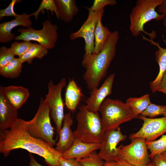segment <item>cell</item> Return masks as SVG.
Instances as JSON below:
<instances>
[{"instance_id":"52a82bcc","label":"cell","mask_w":166,"mask_h":166,"mask_svg":"<svg viewBox=\"0 0 166 166\" xmlns=\"http://www.w3.org/2000/svg\"><path fill=\"white\" fill-rule=\"evenodd\" d=\"M42 24L43 28L40 30H35L31 26L18 30L20 34L15 37V40L35 41L48 49L53 48L58 37V27L56 25L52 24L49 20H45Z\"/></svg>"},{"instance_id":"5b68a950","label":"cell","mask_w":166,"mask_h":166,"mask_svg":"<svg viewBox=\"0 0 166 166\" xmlns=\"http://www.w3.org/2000/svg\"><path fill=\"white\" fill-rule=\"evenodd\" d=\"M99 111L105 132L117 128L121 124L136 118L126 103L118 99L106 98Z\"/></svg>"},{"instance_id":"8fae6325","label":"cell","mask_w":166,"mask_h":166,"mask_svg":"<svg viewBox=\"0 0 166 166\" xmlns=\"http://www.w3.org/2000/svg\"><path fill=\"white\" fill-rule=\"evenodd\" d=\"M126 137L119 127L105 131L98 153L99 156L106 162H117L119 159L117 145Z\"/></svg>"},{"instance_id":"4316f807","label":"cell","mask_w":166,"mask_h":166,"mask_svg":"<svg viewBox=\"0 0 166 166\" xmlns=\"http://www.w3.org/2000/svg\"><path fill=\"white\" fill-rule=\"evenodd\" d=\"M46 10L48 12L50 10L51 14L55 13L57 19H59V16L57 9L54 0H42L37 10L34 13L29 14L30 16L34 15L36 19H37L40 13L43 12V10Z\"/></svg>"},{"instance_id":"30bf717a","label":"cell","mask_w":166,"mask_h":166,"mask_svg":"<svg viewBox=\"0 0 166 166\" xmlns=\"http://www.w3.org/2000/svg\"><path fill=\"white\" fill-rule=\"evenodd\" d=\"M104 11V9L97 12L89 11L88 18L80 29L70 35L71 40L80 38L84 39L85 53H93V52L96 26L98 21L102 19Z\"/></svg>"},{"instance_id":"d6986e66","label":"cell","mask_w":166,"mask_h":166,"mask_svg":"<svg viewBox=\"0 0 166 166\" xmlns=\"http://www.w3.org/2000/svg\"><path fill=\"white\" fill-rule=\"evenodd\" d=\"M84 95L81 88L73 79H70L65 93V104L70 111H75Z\"/></svg>"},{"instance_id":"5bb4252c","label":"cell","mask_w":166,"mask_h":166,"mask_svg":"<svg viewBox=\"0 0 166 166\" xmlns=\"http://www.w3.org/2000/svg\"><path fill=\"white\" fill-rule=\"evenodd\" d=\"M29 14L25 13L18 14L14 19L11 21L5 22L0 24V42L6 43L12 41L15 38L11 33L15 27L22 26L27 28L31 26L32 22Z\"/></svg>"},{"instance_id":"ab89813d","label":"cell","mask_w":166,"mask_h":166,"mask_svg":"<svg viewBox=\"0 0 166 166\" xmlns=\"http://www.w3.org/2000/svg\"><path fill=\"white\" fill-rule=\"evenodd\" d=\"M105 166H120L119 163L116 161L105 162Z\"/></svg>"},{"instance_id":"b9f144b4","label":"cell","mask_w":166,"mask_h":166,"mask_svg":"<svg viewBox=\"0 0 166 166\" xmlns=\"http://www.w3.org/2000/svg\"><path fill=\"white\" fill-rule=\"evenodd\" d=\"M143 166H154V165L152 162H151L149 164Z\"/></svg>"},{"instance_id":"f1b7e54d","label":"cell","mask_w":166,"mask_h":166,"mask_svg":"<svg viewBox=\"0 0 166 166\" xmlns=\"http://www.w3.org/2000/svg\"><path fill=\"white\" fill-rule=\"evenodd\" d=\"M77 160L83 166H105L104 160L94 152L87 157Z\"/></svg>"},{"instance_id":"83f0119b","label":"cell","mask_w":166,"mask_h":166,"mask_svg":"<svg viewBox=\"0 0 166 166\" xmlns=\"http://www.w3.org/2000/svg\"><path fill=\"white\" fill-rule=\"evenodd\" d=\"M141 115L150 118L160 115L166 116V105H161L151 103Z\"/></svg>"},{"instance_id":"6da1fadb","label":"cell","mask_w":166,"mask_h":166,"mask_svg":"<svg viewBox=\"0 0 166 166\" xmlns=\"http://www.w3.org/2000/svg\"><path fill=\"white\" fill-rule=\"evenodd\" d=\"M0 152L7 156L11 151L22 148L43 157L49 166H60L62 154L45 141L32 136L25 121L18 118L10 128L0 132Z\"/></svg>"},{"instance_id":"7402d4cb","label":"cell","mask_w":166,"mask_h":166,"mask_svg":"<svg viewBox=\"0 0 166 166\" xmlns=\"http://www.w3.org/2000/svg\"><path fill=\"white\" fill-rule=\"evenodd\" d=\"M100 19L96 24L94 33V46L93 53L97 54L103 49L112 33Z\"/></svg>"},{"instance_id":"7c38bea8","label":"cell","mask_w":166,"mask_h":166,"mask_svg":"<svg viewBox=\"0 0 166 166\" xmlns=\"http://www.w3.org/2000/svg\"><path fill=\"white\" fill-rule=\"evenodd\" d=\"M137 118L143 121V125L138 131L130 135V139L141 137L150 142L166 132V116L150 118L139 115Z\"/></svg>"},{"instance_id":"4fadbf2b","label":"cell","mask_w":166,"mask_h":166,"mask_svg":"<svg viewBox=\"0 0 166 166\" xmlns=\"http://www.w3.org/2000/svg\"><path fill=\"white\" fill-rule=\"evenodd\" d=\"M115 76L114 73L109 75L99 88L90 91L89 97L85 101L86 105L89 110L95 113L98 112L105 98L112 93Z\"/></svg>"},{"instance_id":"1f68e13d","label":"cell","mask_w":166,"mask_h":166,"mask_svg":"<svg viewBox=\"0 0 166 166\" xmlns=\"http://www.w3.org/2000/svg\"><path fill=\"white\" fill-rule=\"evenodd\" d=\"M117 3L115 0H95L92 6L88 8L85 7L89 11L97 12L104 9L107 5H115Z\"/></svg>"},{"instance_id":"3957f363","label":"cell","mask_w":166,"mask_h":166,"mask_svg":"<svg viewBox=\"0 0 166 166\" xmlns=\"http://www.w3.org/2000/svg\"><path fill=\"white\" fill-rule=\"evenodd\" d=\"M77 128L73 132L75 138L88 143L101 142L105 131L98 112L91 111L86 105L79 108L76 115Z\"/></svg>"},{"instance_id":"603a6c76","label":"cell","mask_w":166,"mask_h":166,"mask_svg":"<svg viewBox=\"0 0 166 166\" xmlns=\"http://www.w3.org/2000/svg\"><path fill=\"white\" fill-rule=\"evenodd\" d=\"M126 103L131 109L136 118L145 111L151 103L150 95L147 94L139 97H130Z\"/></svg>"},{"instance_id":"7a4b0ae2","label":"cell","mask_w":166,"mask_h":166,"mask_svg":"<svg viewBox=\"0 0 166 166\" xmlns=\"http://www.w3.org/2000/svg\"><path fill=\"white\" fill-rule=\"evenodd\" d=\"M119 35L117 30L112 32L104 48L99 53H85L82 61V65L86 70L83 79L90 91L98 88L106 75L116 54Z\"/></svg>"},{"instance_id":"f35d334b","label":"cell","mask_w":166,"mask_h":166,"mask_svg":"<svg viewBox=\"0 0 166 166\" xmlns=\"http://www.w3.org/2000/svg\"><path fill=\"white\" fill-rule=\"evenodd\" d=\"M117 162L119 163L120 166H134L126 161L121 159H120Z\"/></svg>"},{"instance_id":"7bdbcfd3","label":"cell","mask_w":166,"mask_h":166,"mask_svg":"<svg viewBox=\"0 0 166 166\" xmlns=\"http://www.w3.org/2000/svg\"><path fill=\"white\" fill-rule=\"evenodd\" d=\"M161 154H162V155L164 156V157L166 158V151L163 153Z\"/></svg>"},{"instance_id":"8d00e7d4","label":"cell","mask_w":166,"mask_h":166,"mask_svg":"<svg viewBox=\"0 0 166 166\" xmlns=\"http://www.w3.org/2000/svg\"><path fill=\"white\" fill-rule=\"evenodd\" d=\"M157 12L161 14H164L166 15V0L158 7Z\"/></svg>"},{"instance_id":"484cf974","label":"cell","mask_w":166,"mask_h":166,"mask_svg":"<svg viewBox=\"0 0 166 166\" xmlns=\"http://www.w3.org/2000/svg\"><path fill=\"white\" fill-rule=\"evenodd\" d=\"M146 144L150 152L149 157L152 159L154 156L166 151V135H163L157 140L146 142Z\"/></svg>"},{"instance_id":"2e32d148","label":"cell","mask_w":166,"mask_h":166,"mask_svg":"<svg viewBox=\"0 0 166 166\" xmlns=\"http://www.w3.org/2000/svg\"><path fill=\"white\" fill-rule=\"evenodd\" d=\"M17 110L7 100L0 88V132L10 128L18 120Z\"/></svg>"},{"instance_id":"4dcf8cb0","label":"cell","mask_w":166,"mask_h":166,"mask_svg":"<svg viewBox=\"0 0 166 166\" xmlns=\"http://www.w3.org/2000/svg\"><path fill=\"white\" fill-rule=\"evenodd\" d=\"M10 48L5 46L0 48V69L7 65L15 57Z\"/></svg>"},{"instance_id":"e575fe53","label":"cell","mask_w":166,"mask_h":166,"mask_svg":"<svg viewBox=\"0 0 166 166\" xmlns=\"http://www.w3.org/2000/svg\"><path fill=\"white\" fill-rule=\"evenodd\" d=\"M151 159L154 166H166V158L162 154L157 155Z\"/></svg>"},{"instance_id":"d6a6232c","label":"cell","mask_w":166,"mask_h":166,"mask_svg":"<svg viewBox=\"0 0 166 166\" xmlns=\"http://www.w3.org/2000/svg\"><path fill=\"white\" fill-rule=\"evenodd\" d=\"M20 0H12L9 5L4 9L0 10V19H2L5 17L11 16L15 17L18 14L15 13L14 10L15 4L21 2Z\"/></svg>"},{"instance_id":"ba28073f","label":"cell","mask_w":166,"mask_h":166,"mask_svg":"<svg viewBox=\"0 0 166 166\" xmlns=\"http://www.w3.org/2000/svg\"><path fill=\"white\" fill-rule=\"evenodd\" d=\"M66 84L64 77L56 85L50 80L47 85L48 92L45 99L49 107L50 115L56 126L58 134L62 128L65 116L61 91Z\"/></svg>"},{"instance_id":"60d3db41","label":"cell","mask_w":166,"mask_h":166,"mask_svg":"<svg viewBox=\"0 0 166 166\" xmlns=\"http://www.w3.org/2000/svg\"><path fill=\"white\" fill-rule=\"evenodd\" d=\"M163 24L164 26L166 28V15L164 19Z\"/></svg>"},{"instance_id":"44dd1931","label":"cell","mask_w":166,"mask_h":166,"mask_svg":"<svg viewBox=\"0 0 166 166\" xmlns=\"http://www.w3.org/2000/svg\"><path fill=\"white\" fill-rule=\"evenodd\" d=\"M60 19L66 23L71 22L79 11L74 0H54Z\"/></svg>"},{"instance_id":"d4e9b609","label":"cell","mask_w":166,"mask_h":166,"mask_svg":"<svg viewBox=\"0 0 166 166\" xmlns=\"http://www.w3.org/2000/svg\"><path fill=\"white\" fill-rule=\"evenodd\" d=\"M22 64L19 57L15 58L7 65L0 69V74L7 78H16L21 73Z\"/></svg>"},{"instance_id":"277c9868","label":"cell","mask_w":166,"mask_h":166,"mask_svg":"<svg viewBox=\"0 0 166 166\" xmlns=\"http://www.w3.org/2000/svg\"><path fill=\"white\" fill-rule=\"evenodd\" d=\"M164 0H138L129 15V29L132 35L139 36L144 32V26L147 22L152 20L157 21L164 19L165 15L160 14L156 8L161 4Z\"/></svg>"},{"instance_id":"f546056e","label":"cell","mask_w":166,"mask_h":166,"mask_svg":"<svg viewBox=\"0 0 166 166\" xmlns=\"http://www.w3.org/2000/svg\"><path fill=\"white\" fill-rule=\"evenodd\" d=\"M32 43L30 41L18 42H14L10 48L11 52L14 55L21 57L28 50Z\"/></svg>"},{"instance_id":"ffe728a7","label":"cell","mask_w":166,"mask_h":166,"mask_svg":"<svg viewBox=\"0 0 166 166\" xmlns=\"http://www.w3.org/2000/svg\"><path fill=\"white\" fill-rule=\"evenodd\" d=\"M145 39L158 48L155 53V57L159 65V72L155 79L150 83V88L154 93L157 91L162 77L166 71V48L161 47L158 43L155 42L152 39Z\"/></svg>"},{"instance_id":"ac0fdd59","label":"cell","mask_w":166,"mask_h":166,"mask_svg":"<svg viewBox=\"0 0 166 166\" xmlns=\"http://www.w3.org/2000/svg\"><path fill=\"white\" fill-rule=\"evenodd\" d=\"M0 88L7 100L17 110L25 103L29 96V90L22 86H1Z\"/></svg>"},{"instance_id":"e0dca14e","label":"cell","mask_w":166,"mask_h":166,"mask_svg":"<svg viewBox=\"0 0 166 166\" xmlns=\"http://www.w3.org/2000/svg\"><path fill=\"white\" fill-rule=\"evenodd\" d=\"M101 143H88L75 139L70 148L62 155L65 159L78 160L89 156L93 152L100 148Z\"/></svg>"},{"instance_id":"836d02e7","label":"cell","mask_w":166,"mask_h":166,"mask_svg":"<svg viewBox=\"0 0 166 166\" xmlns=\"http://www.w3.org/2000/svg\"><path fill=\"white\" fill-rule=\"evenodd\" d=\"M59 162L60 166H83L76 159H65L62 156L59 158Z\"/></svg>"},{"instance_id":"cb8c5ba5","label":"cell","mask_w":166,"mask_h":166,"mask_svg":"<svg viewBox=\"0 0 166 166\" xmlns=\"http://www.w3.org/2000/svg\"><path fill=\"white\" fill-rule=\"evenodd\" d=\"M48 52V49L40 44L32 43L25 53L19 58L22 64L27 62L30 64L34 58L41 59L47 54Z\"/></svg>"},{"instance_id":"9a60e30c","label":"cell","mask_w":166,"mask_h":166,"mask_svg":"<svg viewBox=\"0 0 166 166\" xmlns=\"http://www.w3.org/2000/svg\"><path fill=\"white\" fill-rule=\"evenodd\" d=\"M73 123V120L70 113L65 114L63 125L58 133L59 139L55 148L62 154L70 148L76 139L71 128Z\"/></svg>"},{"instance_id":"9c48e42d","label":"cell","mask_w":166,"mask_h":166,"mask_svg":"<svg viewBox=\"0 0 166 166\" xmlns=\"http://www.w3.org/2000/svg\"><path fill=\"white\" fill-rule=\"evenodd\" d=\"M132 139L129 144L118 147L119 159L134 166H143L150 163L146 140L141 137Z\"/></svg>"},{"instance_id":"74e56055","label":"cell","mask_w":166,"mask_h":166,"mask_svg":"<svg viewBox=\"0 0 166 166\" xmlns=\"http://www.w3.org/2000/svg\"><path fill=\"white\" fill-rule=\"evenodd\" d=\"M30 161L29 166H43L37 161L32 155L30 154Z\"/></svg>"},{"instance_id":"8992f818","label":"cell","mask_w":166,"mask_h":166,"mask_svg":"<svg viewBox=\"0 0 166 166\" xmlns=\"http://www.w3.org/2000/svg\"><path fill=\"white\" fill-rule=\"evenodd\" d=\"M49 107L45 99L42 97L35 116L30 120L25 121V124L32 136L42 140L53 147L56 141L53 139L54 128L51 123Z\"/></svg>"},{"instance_id":"d590c367","label":"cell","mask_w":166,"mask_h":166,"mask_svg":"<svg viewBox=\"0 0 166 166\" xmlns=\"http://www.w3.org/2000/svg\"><path fill=\"white\" fill-rule=\"evenodd\" d=\"M157 91L162 92L166 95V71L162 77Z\"/></svg>"}]
</instances>
